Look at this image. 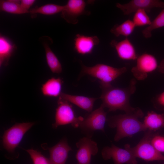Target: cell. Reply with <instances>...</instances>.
Returning a JSON list of instances; mask_svg holds the SVG:
<instances>
[{"instance_id": "cell-1", "label": "cell", "mask_w": 164, "mask_h": 164, "mask_svg": "<svg viewBox=\"0 0 164 164\" xmlns=\"http://www.w3.org/2000/svg\"><path fill=\"white\" fill-rule=\"evenodd\" d=\"M136 80H131L128 87L121 88L113 86L111 84L100 85L102 92L100 97L101 105L109 109V111L119 110L124 111L126 114L135 112L138 108H134L130 105L129 100L132 95L136 90Z\"/></svg>"}, {"instance_id": "cell-2", "label": "cell", "mask_w": 164, "mask_h": 164, "mask_svg": "<svg viewBox=\"0 0 164 164\" xmlns=\"http://www.w3.org/2000/svg\"><path fill=\"white\" fill-rule=\"evenodd\" d=\"M143 115L142 110L138 108L134 113L115 115L107 119L109 127L116 128L114 141H118L126 137H131L140 132L146 130L143 123L138 119Z\"/></svg>"}, {"instance_id": "cell-3", "label": "cell", "mask_w": 164, "mask_h": 164, "mask_svg": "<svg viewBox=\"0 0 164 164\" xmlns=\"http://www.w3.org/2000/svg\"><path fill=\"white\" fill-rule=\"evenodd\" d=\"M127 68H115L106 64L99 63L92 67L82 64L81 75H88L99 80L100 85L111 84V83L125 73Z\"/></svg>"}, {"instance_id": "cell-4", "label": "cell", "mask_w": 164, "mask_h": 164, "mask_svg": "<svg viewBox=\"0 0 164 164\" xmlns=\"http://www.w3.org/2000/svg\"><path fill=\"white\" fill-rule=\"evenodd\" d=\"M57 103L55 122L52 125L53 127L56 128L59 126L69 124L74 128L79 127L84 118L76 117L72 106L68 101L59 97Z\"/></svg>"}, {"instance_id": "cell-5", "label": "cell", "mask_w": 164, "mask_h": 164, "mask_svg": "<svg viewBox=\"0 0 164 164\" xmlns=\"http://www.w3.org/2000/svg\"><path fill=\"white\" fill-rule=\"evenodd\" d=\"M35 124L33 122L16 123L6 130L2 137L4 148L13 152L26 132Z\"/></svg>"}, {"instance_id": "cell-6", "label": "cell", "mask_w": 164, "mask_h": 164, "mask_svg": "<svg viewBox=\"0 0 164 164\" xmlns=\"http://www.w3.org/2000/svg\"><path fill=\"white\" fill-rule=\"evenodd\" d=\"M151 136L150 134L148 133L135 146L132 148L129 145L126 144L125 148L130 151L136 158L146 161L164 160V156L152 144Z\"/></svg>"}, {"instance_id": "cell-7", "label": "cell", "mask_w": 164, "mask_h": 164, "mask_svg": "<svg viewBox=\"0 0 164 164\" xmlns=\"http://www.w3.org/2000/svg\"><path fill=\"white\" fill-rule=\"evenodd\" d=\"M135 66L131 69V72L135 78L140 80H143L148 74L158 69L157 60L153 55L144 53L138 56Z\"/></svg>"}, {"instance_id": "cell-8", "label": "cell", "mask_w": 164, "mask_h": 164, "mask_svg": "<svg viewBox=\"0 0 164 164\" xmlns=\"http://www.w3.org/2000/svg\"><path fill=\"white\" fill-rule=\"evenodd\" d=\"M105 160L112 159L114 164H137L136 158L129 150L118 147L113 144L104 148L101 152Z\"/></svg>"}, {"instance_id": "cell-9", "label": "cell", "mask_w": 164, "mask_h": 164, "mask_svg": "<svg viewBox=\"0 0 164 164\" xmlns=\"http://www.w3.org/2000/svg\"><path fill=\"white\" fill-rule=\"evenodd\" d=\"M104 107L101 104L95 109L84 118L80 122L79 127L88 131L101 130L104 132V127L107 119V113Z\"/></svg>"}, {"instance_id": "cell-10", "label": "cell", "mask_w": 164, "mask_h": 164, "mask_svg": "<svg viewBox=\"0 0 164 164\" xmlns=\"http://www.w3.org/2000/svg\"><path fill=\"white\" fill-rule=\"evenodd\" d=\"M86 3L83 0H69L64 5L61 15L67 23L76 24L78 17L83 15H89L90 12L85 9Z\"/></svg>"}, {"instance_id": "cell-11", "label": "cell", "mask_w": 164, "mask_h": 164, "mask_svg": "<svg viewBox=\"0 0 164 164\" xmlns=\"http://www.w3.org/2000/svg\"><path fill=\"white\" fill-rule=\"evenodd\" d=\"M78 148L76 158L79 164H90L92 155L98 152L97 143L89 137H85L80 139L76 143Z\"/></svg>"}, {"instance_id": "cell-12", "label": "cell", "mask_w": 164, "mask_h": 164, "mask_svg": "<svg viewBox=\"0 0 164 164\" xmlns=\"http://www.w3.org/2000/svg\"><path fill=\"white\" fill-rule=\"evenodd\" d=\"M116 7L120 9L124 15H128L140 9L147 13L154 8H164V2L159 0H132L128 2L116 4Z\"/></svg>"}, {"instance_id": "cell-13", "label": "cell", "mask_w": 164, "mask_h": 164, "mask_svg": "<svg viewBox=\"0 0 164 164\" xmlns=\"http://www.w3.org/2000/svg\"><path fill=\"white\" fill-rule=\"evenodd\" d=\"M99 42V39L97 36H88L77 34L74 39V49L78 54L82 55L90 54Z\"/></svg>"}, {"instance_id": "cell-14", "label": "cell", "mask_w": 164, "mask_h": 164, "mask_svg": "<svg viewBox=\"0 0 164 164\" xmlns=\"http://www.w3.org/2000/svg\"><path fill=\"white\" fill-rule=\"evenodd\" d=\"M115 50L119 57L123 60H136L138 56L134 45L128 38L118 42L114 40L110 43Z\"/></svg>"}, {"instance_id": "cell-15", "label": "cell", "mask_w": 164, "mask_h": 164, "mask_svg": "<svg viewBox=\"0 0 164 164\" xmlns=\"http://www.w3.org/2000/svg\"><path fill=\"white\" fill-rule=\"evenodd\" d=\"M50 152L49 159L52 164H65L69 152L71 148L66 139L61 140L55 145L48 148Z\"/></svg>"}, {"instance_id": "cell-16", "label": "cell", "mask_w": 164, "mask_h": 164, "mask_svg": "<svg viewBox=\"0 0 164 164\" xmlns=\"http://www.w3.org/2000/svg\"><path fill=\"white\" fill-rule=\"evenodd\" d=\"M44 48L47 64L52 72L60 73L62 72L61 64L57 56L52 50L50 45L53 43L52 39L49 37L44 36L39 38Z\"/></svg>"}, {"instance_id": "cell-17", "label": "cell", "mask_w": 164, "mask_h": 164, "mask_svg": "<svg viewBox=\"0 0 164 164\" xmlns=\"http://www.w3.org/2000/svg\"><path fill=\"white\" fill-rule=\"evenodd\" d=\"M59 97L88 113L92 111L94 103L98 99L83 96L70 95L63 92L61 93Z\"/></svg>"}, {"instance_id": "cell-18", "label": "cell", "mask_w": 164, "mask_h": 164, "mask_svg": "<svg viewBox=\"0 0 164 164\" xmlns=\"http://www.w3.org/2000/svg\"><path fill=\"white\" fill-rule=\"evenodd\" d=\"M63 81L58 77H52L48 79L42 85L41 89L43 95L49 97H57L60 96Z\"/></svg>"}, {"instance_id": "cell-19", "label": "cell", "mask_w": 164, "mask_h": 164, "mask_svg": "<svg viewBox=\"0 0 164 164\" xmlns=\"http://www.w3.org/2000/svg\"><path fill=\"white\" fill-rule=\"evenodd\" d=\"M16 48L15 45L13 44L6 37L0 36V66H7L9 60Z\"/></svg>"}, {"instance_id": "cell-20", "label": "cell", "mask_w": 164, "mask_h": 164, "mask_svg": "<svg viewBox=\"0 0 164 164\" xmlns=\"http://www.w3.org/2000/svg\"><path fill=\"white\" fill-rule=\"evenodd\" d=\"M145 127L150 130H156L164 127V114H158L151 111L148 112L144 118L143 123Z\"/></svg>"}, {"instance_id": "cell-21", "label": "cell", "mask_w": 164, "mask_h": 164, "mask_svg": "<svg viewBox=\"0 0 164 164\" xmlns=\"http://www.w3.org/2000/svg\"><path fill=\"white\" fill-rule=\"evenodd\" d=\"M135 27L132 20L128 19L120 24L114 25L110 31L116 37L121 36L127 38L132 34Z\"/></svg>"}, {"instance_id": "cell-22", "label": "cell", "mask_w": 164, "mask_h": 164, "mask_svg": "<svg viewBox=\"0 0 164 164\" xmlns=\"http://www.w3.org/2000/svg\"><path fill=\"white\" fill-rule=\"evenodd\" d=\"M0 9L2 11L13 14L28 13L22 8L20 5V0H0Z\"/></svg>"}, {"instance_id": "cell-23", "label": "cell", "mask_w": 164, "mask_h": 164, "mask_svg": "<svg viewBox=\"0 0 164 164\" xmlns=\"http://www.w3.org/2000/svg\"><path fill=\"white\" fill-rule=\"evenodd\" d=\"M63 7L64 5L52 3L47 4L31 9L29 10V13L32 15L37 13L47 15H53L61 12Z\"/></svg>"}, {"instance_id": "cell-24", "label": "cell", "mask_w": 164, "mask_h": 164, "mask_svg": "<svg viewBox=\"0 0 164 164\" xmlns=\"http://www.w3.org/2000/svg\"><path fill=\"white\" fill-rule=\"evenodd\" d=\"M164 26V8L159 13L151 22V24L144 29L142 32L144 37L146 38H150L152 32L154 30Z\"/></svg>"}, {"instance_id": "cell-25", "label": "cell", "mask_w": 164, "mask_h": 164, "mask_svg": "<svg viewBox=\"0 0 164 164\" xmlns=\"http://www.w3.org/2000/svg\"><path fill=\"white\" fill-rule=\"evenodd\" d=\"M147 13L142 9L138 10L135 12L132 21L136 27L148 26L151 24L152 21Z\"/></svg>"}, {"instance_id": "cell-26", "label": "cell", "mask_w": 164, "mask_h": 164, "mask_svg": "<svg viewBox=\"0 0 164 164\" xmlns=\"http://www.w3.org/2000/svg\"><path fill=\"white\" fill-rule=\"evenodd\" d=\"M29 155L33 164H52L48 159L39 151L33 149L26 150Z\"/></svg>"}, {"instance_id": "cell-27", "label": "cell", "mask_w": 164, "mask_h": 164, "mask_svg": "<svg viewBox=\"0 0 164 164\" xmlns=\"http://www.w3.org/2000/svg\"><path fill=\"white\" fill-rule=\"evenodd\" d=\"M151 143L154 148L159 152H164V137L156 136L151 141Z\"/></svg>"}, {"instance_id": "cell-28", "label": "cell", "mask_w": 164, "mask_h": 164, "mask_svg": "<svg viewBox=\"0 0 164 164\" xmlns=\"http://www.w3.org/2000/svg\"><path fill=\"white\" fill-rule=\"evenodd\" d=\"M36 2L35 0H21L20 5L22 8L29 13V9Z\"/></svg>"}, {"instance_id": "cell-29", "label": "cell", "mask_w": 164, "mask_h": 164, "mask_svg": "<svg viewBox=\"0 0 164 164\" xmlns=\"http://www.w3.org/2000/svg\"><path fill=\"white\" fill-rule=\"evenodd\" d=\"M156 101L159 104L164 107V91L156 97Z\"/></svg>"}, {"instance_id": "cell-30", "label": "cell", "mask_w": 164, "mask_h": 164, "mask_svg": "<svg viewBox=\"0 0 164 164\" xmlns=\"http://www.w3.org/2000/svg\"><path fill=\"white\" fill-rule=\"evenodd\" d=\"M158 69L160 72L164 73V59L162 60L159 65Z\"/></svg>"}, {"instance_id": "cell-31", "label": "cell", "mask_w": 164, "mask_h": 164, "mask_svg": "<svg viewBox=\"0 0 164 164\" xmlns=\"http://www.w3.org/2000/svg\"><path fill=\"white\" fill-rule=\"evenodd\" d=\"M77 164H79L78 163Z\"/></svg>"}]
</instances>
